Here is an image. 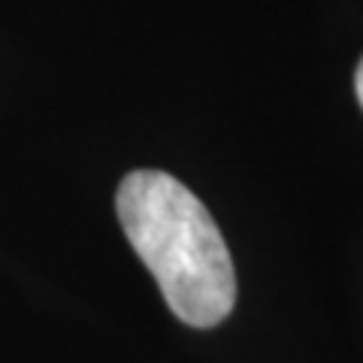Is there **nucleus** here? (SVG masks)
Returning a JSON list of instances; mask_svg holds the SVG:
<instances>
[{"label": "nucleus", "mask_w": 363, "mask_h": 363, "mask_svg": "<svg viewBox=\"0 0 363 363\" xmlns=\"http://www.w3.org/2000/svg\"><path fill=\"white\" fill-rule=\"evenodd\" d=\"M116 212L182 324L215 327L233 312L236 272L227 242L209 209L176 176L133 169L118 185Z\"/></svg>", "instance_id": "f257e3e1"}, {"label": "nucleus", "mask_w": 363, "mask_h": 363, "mask_svg": "<svg viewBox=\"0 0 363 363\" xmlns=\"http://www.w3.org/2000/svg\"><path fill=\"white\" fill-rule=\"evenodd\" d=\"M354 88H357V100H360V106H363V61L357 67V76H354Z\"/></svg>", "instance_id": "f03ea898"}]
</instances>
